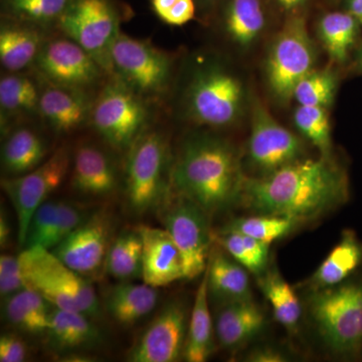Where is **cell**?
<instances>
[{
	"label": "cell",
	"mask_w": 362,
	"mask_h": 362,
	"mask_svg": "<svg viewBox=\"0 0 362 362\" xmlns=\"http://www.w3.org/2000/svg\"><path fill=\"white\" fill-rule=\"evenodd\" d=\"M111 69L116 78L146 99L168 90L173 62L168 52L120 32L112 45Z\"/></svg>",
	"instance_id": "30bf717a"
},
{
	"label": "cell",
	"mask_w": 362,
	"mask_h": 362,
	"mask_svg": "<svg viewBox=\"0 0 362 362\" xmlns=\"http://www.w3.org/2000/svg\"><path fill=\"white\" fill-rule=\"evenodd\" d=\"M20 259L13 255L0 256V295L2 299L25 289Z\"/></svg>",
	"instance_id": "60d3db41"
},
{
	"label": "cell",
	"mask_w": 362,
	"mask_h": 362,
	"mask_svg": "<svg viewBox=\"0 0 362 362\" xmlns=\"http://www.w3.org/2000/svg\"><path fill=\"white\" fill-rule=\"evenodd\" d=\"M168 140L158 131L145 130L127 151L123 187L131 214L157 211L173 189Z\"/></svg>",
	"instance_id": "5b68a950"
},
{
	"label": "cell",
	"mask_w": 362,
	"mask_h": 362,
	"mask_svg": "<svg viewBox=\"0 0 362 362\" xmlns=\"http://www.w3.org/2000/svg\"><path fill=\"white\" fill-rule=\"evenodd\" d=\"M276 2L286 13L296 16L300 9L306 4L307 0H276Z\"/></svg>",
	"instance_id": "bcb514c9"
},
{
	"label": "cell",
	"mask_w": 362,
	"mask_h": 362,
	"mask_svg": "<svg viewBox=\"0 0 362 362\" xmlns=\"http://www.w3.org/2000/svg\"><path fill=\"white\" fill-rule=\"evenodd\" d=\"M259 287L271 304L277 322L288 331L298 329L302 317V306L294 289L281 276L277 269H267L258 277Z\"/></svg>",
	"instance_id": "f546056e"
},
{
	"label": "cell",
	"mask_w": 362,
	"mask_h": 362,
	"mask_svg": "<svg viewBox=\"0 0 362 362\" xmlns=\"http://www.w3.org/2000/svg\"><path fill=\"white\" fill-rule=\"evenodd\" d=\"M245 104L246 88L235 71L216 58L195 64L183 93L189 120L204 127H230L240 120Z\"/></svg>",
	"instance_id": "3957f363"
},
{
	"label": "cell",
	"mask_w": 362,
	"mask_h": 362,
	"mask_svg": "<svg viewBox=\"0 0 362 362\" xmlns=\"http://www.w3.org/2000/svg\"><path fill=\"white\" fill-rule=\"evenodd\" d=\"M11 238V226L9 223L8 216L6 209L1 207L0 214V247L1 249H6L8 247Z\"/></svg>",
	"instance_id": "ee69618b"
},
{
	"label": "cell",
	"mask_w": 362,
	"mask_h": 362,
	"mask_svg": "<svg viewBox=\"0 0 362 362\" xmlns=\"http://www.w3.org/2000/svg\"><path fill=\"white\" fill-rule=\"evenodd\" d=\"M42 90L26 76H4L0 80V107L2 115L39 113Z\"/></svg>",
	"instance_id": "d6a6232c"
},
{
	"label": "cell",
	"mask_w": 362,
	"mask_h": 362,
	"mask_svg": "<svg viewBox=\"0 0 362 362\" xmlns=\"http://www.w3.org/2000/svg\"><path fill=\"white\" fill-rule=\"evenodd\" d=\"M157 213L164 228L180 249L185 279L192 280L202 275L213 244L211 216L197 202L178 194L173 188Z\"/></svg>",
	"instance_id": "9c48e42d"
},
{
	"label": "cell",
	"mask_w": 362,
	"mask_h": 362,
	"mask_svg": "<svg viewBox=\"0 0 362 362\" xmlns=\"http://www.w3.org/2000/svg\"><path fill=\"white\" fill-rule=\"evenodd\" d=\"M349 199L346 175L331 157L300 159L262 177H245L240 204L255 214L316 220Z\"/></svg>",
	"instance_id": "6da1fadb"
},
{
	"label": "cell",
	"mask_w": 362,
	"mask_h": 362,
	"mask_svg": "<svg viewBox=\"0 0 362 362\" xmlns=\"http://www.w3.org/2000/svg\"><path fill=\"white\" fill-rule=\"evenodd\" d=\"M6 16L20 23L47 25L58 23L71 0H1Z\"/></svg>",
	"instance_id": "e575fe53"
},
{
	"label": "cell",
	"mask_w": 362,
	"mask_h": 362,
	"mask_svg": "<svg viewBox=\"0 0 362 362\" xmlns=\"http://www.w3.org/2000/svg\"><path fill=\"white\" fill-rule=\"evenodd\" d=\"M149 109L145 98L114 78L93 103L90 121L111 148L127 152L147 129Z\"/></svg>",
	"instance_id": "52a82bcc"
},
{
	"label": "cell",
	"mask_w": 362,
	"mask_h": 362,
	"mask_svg": "<svg viewBox=\"0 0 362 362\" xmlns=\"http://www.w3.org/2000/svg\"><path fill=\"white\" fill-rule=\"evenodd\" d=\"M92 108L85 90L49 84L40 94L39 114L59 134L82 127L90 121Z\"/></svg>",
	"instance_id": "ffe728a7"
},
{
	"label": "cell",
	"mask_w": 362,
	"mask_h": 362,
	"mask_svg": "<svg viewBox=\"0 0 362 362\" xmlns=\"http://www.w3.org/2000/svg\"><path fill=\"white\" fill-rule=\"evenodd\" d=\"M199 1H201L202 4H204V6H209V4H214L216 0H199Z\"/></svg>",
	"instance_id": "c3c4849f"
},
{
	"label": "cell",
	"mask_w": 362,
	"mask_h": 362,
	"mask_svg": "<svg viewBox=\"0 0 362 362\" xmlns=\"http://www.w3.org/2000/svg\"><path fill=\"white\" fill-rule=\"evenodd\" d=\"M347 11L362 25V0H347Z\"/></svg>",
	"instance_id": "7dc6e473"
},
{
	"label": "cell",
	"mask_w": 362,
	"mask_h": 362,
	"mask_svg": "<svg viewBox=\"0 0 362 362\" xmlns=\"http://www.w3.org/2000/svg\"><path fill=\"white\" fill-rule=\"evenodd\" d=\"M209 302L216 305L252 299L249 274L226 251L211 250L206 266Z\"/></svg>",
	"instance_id": "603a6c76"
},
{
	"label": "cell",
	"mask_w": 362,
	"mask_h": 362,
	"mask_svg": "<svg viewBox=\"0 0 362 362\" xmlns=\"http://www.w3.org/2000/svg\"><path fill=\"white\" fill-rule=\"evenodd\" d=\"M362 263V243L352 232H344L341 240L309 279L312 291L344 282Z\"/></svg>",
	"instance_id": "f1b7e54d"
},
{
	"label": "cell",
	"mask_w": 362,
	"mask_h": 362,
	"mask_svg": "<svg viewBox=\"0 0 362 362\" xmlns=\"http://www.w3.org/2000/svg\"><path fill=\"white\" fill-rule=\"evenodd\" d=\"M316 49L302 16H291L274 37L266 58L267 85L281 102L293 99L298 83L314 70Z\"/></svg>",
	"instance_id": "ba28073f"
},
{
	"label": "cell",
	"mask_w": 362,
	"mask_h": 362,
	"mask_svg": "<svg viewBox=\"0 0 362 362\" xmlns=\"http://www.w3.org/2000/svg\"><path fill=\"white\" fill-rule=\"evenodd\" d=\"M358 21L349 13L324 14L317 25V35L335 63H344L356 42Z\"/></svg>",
	"instance_id": "1f68e13d"
},
{
	"label": "cell",
	"mask_w": 362,
	"mask_h": 362,
	"mask_svg": "<svg viewBox=\"0 0 362 362\" xmlns=\"http://www.w3.org/2000/svg\"><path fill=\"white\" fill-rule=\"evenodd\" d=\"M44 136L30 127H18L7 134L1 147V168L6 177L25 175L49 157Z\"/></svg>",
	"instance_id": "cb8c5ba5"
},
{
	"label": "cell",
	"mask_w": 362,
	"mask_h": 362,
	"mask_svg": "<svg viewBox=\"0 0 362 362\" xmlns=\"http://www.w3.org/2000/svg\"><path fill=\"white\" fill-rule=\"evenodd\" d=\"M52 305L33 290L25 288L2 300V315L18 332L45 334Z\"/></svg>",
	"instance_id": "83f0119b"
},
{
	"label": "cell",
	"mask_w": 362,
	"mask_h": 362,
	"mask_svg": "<svg viewBox=\"0 0 362 362\" xmlns=\"http://www.w3.org/2000/svg\"><path fill=\"white\" fill-rule=\"evenodd\" d=\"M245 177L239 154L230 142L211 133H195L181 143L171 185L213 216L239 204Z\"/></svg>",
	"instance_id": "7a4b0ae2"
},
{
	"label": "cell",
	"mask_w": 362,
	"mask_h": 362,
	"mask_svg": "<svg viewBox=\"0 0 362 362\" xmlns=\"http://www.w3.org/2000/svg\"><path fill=\"white\" fill-rule=\"evenodd\" d=\"M57 25L112 73V45L121 32L120 16L112 0H71Z\"/></svg>",
	"instance_id": "8fae6325"
},
{
	"label": "cell",
	"mask_w": 362,
	"mask_h": 362,
	"mask_svg": "<svg viewBox=\"0 0 362 362\" xmlns=\"http://www.w3.org/2000/svg\"><path fill=\"white\" fill-rule=\"evenodd\" d=\"M218 242L233 259L257 277L269 268L270 245L249 235L226 230L218 235Z\"/></svg>",
	"instance_id": "836d02e7"
},
{
	"label": "cell",
	"mask_w": 362,
	"mask_h": 362,
	"mask_svg": "<svg viewBox=\"0 0 362 362\" xmlns=\"http://www.w3.org/2000/svg\"><path fill=\"white\" fill-rule=\"evenodd\" d=\"M35 66L51 85L87 90L106 73L96 59L69 37L44 42Z\"/></svg>",
	"instance_id": "2e32d148"
},
{
	"label": "cell",
	"mask_w": 362,
	"mask_h": 362,
	"mask_svg": "<svg viewBox=\"0 0 362 362\" xmlns=\"http://www.w3.org/2000/svg\"><path fill=\"white\" fill-rule=\"evenodd\" d=\"M71 164L70 152L65 147H62L30 173L2 180L1 187L16 211L21 247H25L33 214L37 207L47 201V197L54 190L61 187L71 170Z\"/></svg>",
	"instance_id": "4fadbf2b"
},
{
	"label": "cell",
	"mask_w": 362,
	"mask_h": 362,
	"mask_svg": "<svg viewBox=\"0 0 362 362\" xmlns=\"http://www.w3.org/2000/svg\"><path fill=\"white\" fill-rule=\"evenodd\" d=\"M113 233V216L108 209H98L51 251L71 270L92 277L104 271Z\"/></svg>",
	"instance_id": "9a60e30c"
},
{
	"label": "cell",
	"mask_w": 362,
	"mask_h": 362,
	"mask_svg": "<svg viewBox=\"0 0 362 362\" xmlns=\"http://www.w3.org/2000/svg\"><path fill=\"white\" fill-rule=\"evenodd\" d=\"M358 66L362 70V47L361 49V52H359V56H358Z\"/></svg>",
	"instance_id": "681fc988"
},
{
	"label": "cell",
	"mask_w": 362,
	"mask_h": 362,
	"mask_svg": "<svg viewBox=\"0 0 362 362\" xmlns=\"http://www.w3.org/2000/svg\"><path fill=\"white\" fill-rule=\"evenodd\" d=\"M89 206L77 202L59 201L58 214L47 250H52L73 233L92 214Z\"/></svg>",
	"instance_id": "f35d334b"
},
{
	"label": "cell",
	"mask_w": 362,
	"mask_h": 362,
	"mask_svg": "<svg viewBox=\"0 0 362 362\" xmlns=\"http://www.w3.org/2000/svg\"><path fill=\"white\" fill-rule=\"evenodd\" d=\"M299 223H301L284 216L255 214L235 218L225 230L243 233L271 245L275 240L283 239L294 232Z\"/></svg>",
	"instance_id": "d590c367"
},
{
	"label": "cell",
	"mask_w": 362,
	"mask_h": 362,
	"mask_svg": "<svg viewBox=\"0 0 362 362\" xmlns=\"http://www.w3.org/2000/svg\"><path fill=\"white\" fill-rule=\"evenodd\" d=\"M137 228L143 243V282L159 288L185 279L182 256L168 230L146 225Z\"/></svg>",
	"instance_id": "ac0fdd59"
},
{
	"label": "cell",
	"mask_w": 362,
	"mask_h": 362,
	"mask_svg": "<svg viewBox=\"0 0 362 362\" xmlns=\"http://www.w3.org/2000/svg\"><path fill=\"white\" fill-rule=\"evenodd\" d=\"M28 356V345L16 333H4L0 337V361L23 362Z\"/></svg>",
	"instance_id": "b9f144b4"
},
{
	"label": "cell",
	"mask_w": 362,
	"mask_h": 362,
	"mask_svg": "<svg viewBox=\"0 0 362 362\" xmlns=\"http://www.w3.org/2000/svg\"><path fill=\"white\" fill-rule=\"evenodd\" d=\"M247 361L255 362H283L287 361V357L280 350L272 347H261L255 349L247 356Z\"/></svg>",
	"instance_id": "7bdbcfd3"
},
{
	"label": "cell",
	"mask_w": 362,
	"mask_h": 362,
	"mask_svg": "<svg viewBox=\"0 0 362 362\" xmlns=\"http://www.w3.org/2000/svg\"><path fill=\"white\" fill-rule=\"evenodd\" d=\"M177 1L178 0H150V4L157 18L162 20Z\"/></svg>",
	"instance_id": "f6af8a7d"
},
{
	"label": "cell",
	"mask_w": 362,
	"mask_h": 362,
	"mask_svg": "<svg viewBox=\"0 0 362 362\" xmlns=\"http://www.w3.org/2000/svg\"><path fill=\"white\" fill-rule=\"evenodd\" d=\"M265 323V314L252 298L221 305L214 318L216 341L223 349H239L258 337Z\"/></svg>",
	"instance_id": "44dd1931"
},
{
	"label": "cell",
	"mask_w": 362,
	"mask_h": 362,
	"mask_svg": "<svg viewBox=\"0 0 362 362\" xmlns=\"http://www.w3.org/2000/svg\"><path fill=\"white\" fill-rule=\"evenodd\" d=\"M266 28L261 0H228L223 16V30L233 45L249 49L259 42Z\"/></svg>",
	"instance_id": "d4e9b609"
},
{
	"label": "cell",
	"mask_w": 362,
	"mask_h": 362,
	"mask_svg": "<svg viewBox=\"0 0 362 362\" xmlns=\"http://www.w3.org/2000/svg\"><path fill=\"white\" fill-rule=\"evenodd\" d=\"M44 40L35 25L4 23L0 30V62L6 71L18 73L35 63Z\"/></svg>",
	"instance_id": "4316f807"
},
{
	"label": "cell",
	"mask_w": 362,
	"mask_h": 362,
	"mask_svg": "<svg viewBox=\"0 0 362 362\" xmlns=\"http://www.w3.org/2000/svg\"><path fill=\"white\" fill-rule=\"evenodd\" d=\"M18 259L26 288L39 293L57 308L81 312L93 320H100L103 308L94 287L51 250L25 247Z\"/></svg>",
	"instance_id": "277c9868"
},
{
	"label": "cell",
	"mask_w": 362,
	"mask_h": 362,
	"mask_svg": "<svg viewBox=\"0 0 362 362\" xmlns=\"http://www.w3.org/2000/svg\"><path fill=\"white\" fill-rule=\"evenodd\" d=\"M327 108L301 106L294 112V123L297 129L320 151L321 156L330 157L331 126Z\"/></svg>",
	"instance_id": "74e56055"
},
{
	"label": "cell",
	"mask_w": 362,
	"mask_h": 362,
	"mask_svg": "<svg viewBox=\"0 0 362 362\" xmlns=\"http://www.w3.org/2000/svg\"><path fill=\"white\" fill-rule=\"evenodd\" d=\"M214 323L209 309L206 269L202 274L190 310L187 342L183 359L188 362H204L214 350Z\"/></svg>",
	"instance_id": "484cf974"
},
{
	"label": "cell",
	"mask_w": 362,
	"mask_h": 362,
	"mask_svg": "<svg viewBox=\"0 0 362 362\" xmlns=\"http://www.w3.org/2000/svg\"><path fill=\"white\" fill-rule=\"evenodd\" d=\"M304 156L302 140L281 125L261 102H254L247 144V166L254 173L250 177L270 175Z\"/></svg>",
	"instance_id": "7c38bea8"
},
{
	"label": "cell",
	"mask_w": 362,
	"mask_h": 362,
	"mask_svg": "<svg viewBox=\"0 0 362 362\" xmlns=\"http://www.w3.org/2000/svg\"><path fill=\"white\" fill-rule=\"evenodd\" d=\"M59 201H49L44 202L37 207L33 214L26 233L25 247H42L47 249L52 228L56 223L58 214Z\"/></svg>",
	"instance_id": "ab89813d"
},
{
	"label": "cell",
	"mask_w": 362,
	"mask_h": 362,
	"mask_svg": "<svg viewBox=\"0 0 362 362\" xmlns=\"http://www.w3.org/2000/svg\"><path fill=\"white\" fill-rule=\"evenodd\" d=\"M143 243L137 228L123 230L112 242L104 272L119 282L142 279Z\"/></svg>",
	"instance_id": "4dcf8cb0"
},
{
	"label": "cell",
	"mask_w": 362,
	"mask_h": 362,
	"mask_svg": "<svg viewBox=\"0 0 362 362\" xmlns=\"http://www.w3.org/2000/svg\"><path fill=\"white\" fill-rule=\"evenodd\" d=\"M71 190L85 201L110 199L121 185L115 159L103 147L83 142L71 156Z\"/></svg>",
	"instance_id": "e0dca14e"
},
{
	"label": "cell",
	"mask_w": 362,
	"mask_h": 362,
	"mask_svg": "<svg viewBox=\"0 0 362 362\" xmlns=\"http://www.w3.org/2000/svg\"><path fill=\"white\" fill-rule=\"evenodd\" d=\"M159 296L157 288L146 283L124 281L111 287L104 295L102 308L118 325L133 327L154 311Z\"/></svg>",
	"instance_id": "7402d4cb"
},
{
	"label": "cell",
	"mask_w": 362,
	"mask_h": 362,
	"mask_svg": "<svg viewBox=\"0 0 362 362\" xmlns=\"http://www.w3.org/2000/svg\"><path fill=\"white\" fill-rule=\"evenodd\" d=\"M94 322L81 312L52 306L49 328L45 332L49 349L58 356L70 357L99 346L103 337Z\"/></svg>",
	"instance_id": "d6986e66"
},
{
	"label": "cell",
	"mask_w": 362,
	"mask_h": 362,
	"mask_svg": "<svg viewBox=\"0 0 362 362\" xmlns=\"http://www.w3.org/2000/svg\"><path fill=\"white\" fill-rule=\"evenodd\" d=\"M337 89V76L332 71L314 69L298 83L293 92V99L301 106L327 108L334 100Z\"/></svg>",
	"instance_id": "8d00e7d4"
},
{
	"label": "cell",
	"mask_w": 362,
	"mask_h": 362,
	"mask_svg": "<svg viewBox=\"0 0 362 362\" xmlns=\"http://www.w3.org/2000/svg\"><path fill=\"white\" fill-rule=\"evenodd\" d=\"M308 313L324 344L338 356H351L362 344V280L312 291Z\"/></svg>",
	"instance_id": "8992f818"
},
{
	"label": "cell",
	"mask_w": 362,
	"mask_h": 362,
	"mask_svg": "<svg viewBox=\"0 0 362 362\" xmlns=\"http://www.w3.org/2000/svg\"><path fill=\"white\" fill-rule=\"evenodd\" d=\"M190 313L175 298L161 307L128 352L132 362H175L183 358Z\"/></svg>",
	"instance_id": "5bb4252c"
}]
</instances>
